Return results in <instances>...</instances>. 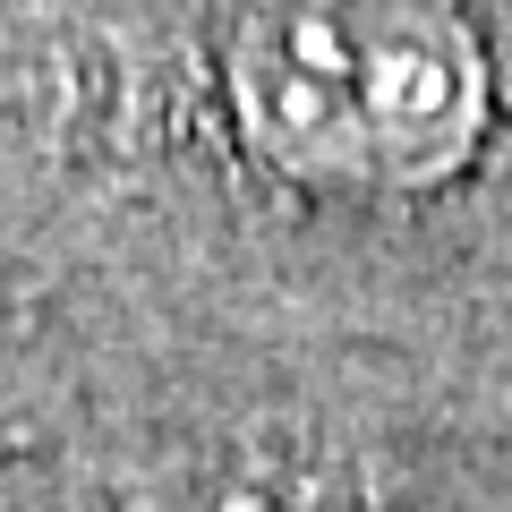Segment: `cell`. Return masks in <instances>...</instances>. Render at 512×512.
<instances>
[{
  "mask_svg": "<svg viewBox=\"0 0 512 512\" xmlns=\"http://www.w3.org/2000/svg\"><path fill=\"white\" fill-rule=\"evenodd\" d=\"M205 512V504H197ZM214 512H282V504H248V495H239V504H214Z\"/></svg>",
  "mask_w": 512,
  "mask_h": 512,
  "instance_id": "obj_2",
  "label": "cell"
},
{
  "mask_svg": "<svg viewBox=\"0 0 512 512\" xmlns=\"http://www.w3.org/2000/svg\"><path fill=\"white\" fill-rule=\"evenodd\" d=\"M239 146L308 188L453 180L487 137V43L453 0H248L222 52Z\"/></svg>",
  "mask_w": 512,
  "mask_h": 512,
  "instance_id": "obj_1",
  "label": "cell"
}]
</instances>
